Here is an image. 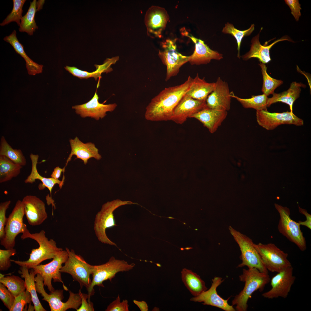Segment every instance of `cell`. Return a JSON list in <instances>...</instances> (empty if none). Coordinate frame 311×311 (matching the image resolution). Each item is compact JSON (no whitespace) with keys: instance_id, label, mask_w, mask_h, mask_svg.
<instances>
[{"instance_id":"cell-42","label":"cell","mask_w":311,"mask_h":311,"mask_svg":"<svg viewBox=\"0 0 311 311\" xmlns=\"http://www.w3.org/2000/svg\"><path fill=\"white\" fill-rule=\"evenodd\" d=\"M16 253V250L14 248L6 249H0V270L5 271L7 270L11 266V257Z\"/></svg>"},{"instance_id":"cell-53","label":"cell","mask_w":311,"mask_h":311,"mask_svg":"<svg viewBox=\"0 0 311 311\" xmlns=\"http://www.w3.org/2000/svg\"><path fill=\"white\" fill-rule=\"evenodd\" d=\"M168 218H169V219H175V218H173V217H168Z\"/></svg>"},{"instance_id":"cell-13","label":"cell","mask_w":311,"mask_h":311,"mask_svg":"<svg viewBox=\"0 0 311 311\" xmlns=\"http://www.w3.org/2000/svg\"><path fill=\"white\" fill-rule=\"evenodd\" d=\"M67 251L62 250L59 252L53 259L50 262L45 264H39L33 267L34 272L37 274H39L42 277L43 285L47 287L51 293L55 290L52 284V279L54 282H61L62 284L64 289L68 291L67 288L65 285L62 280L61 273L60 270L62 264L67 261L68 258ZM31 268V269H32Z\"/></svg>"},{"instance_id":"cell-40","label":"cell","mask_w":311,"mask_h":311,"mask_svg":"<svg viewBox=\"0 0 311 311\" xmlns=\"http://www.w3.org/2000/svg\"><path fill=\"white\" fill-rule=\"evenodd\" d=\"M26 1V0H13V7L12 11L0 23V25L4 26L12 22H14L19 26L23 12L22 8Z\"/></svg>"},{"instance_id":"cell-19","label":"cell","mask_w":311,"mask_h":311,"mask_svg":"<svg viewBox=\"0 0 311 311\" xmlns=\"http://www.w3.org/2000/svg\"><path fill=\"white\" fill-rule=\"evenodd\" d=\"M211 285L209 289L205 291L196 297L191 298L190 300L202 302L204 305H210L220 308L225 311H235L233 306L229 305L228 301L230 297L224 299L217 293V287L224 281L220 277H215L212 280Z\"/></svg>"},{"instance_id":"cell-14","label":"cell","mask_w":311,"mask_h":311,"mask_svg":"<svg viewBox=\"0 0 311 311\" xmlns=\"http://www.w3.org/2000/svg\"><path fill=\"white\" fill-rule=\"evenodd\" d=\"M293 272L292 266L278 272L270 280L271 289L263 293L262 296L268 299L287 298L296 279Z\"/></svg>"},{"instance_id":"cell-17","label":"cell","mask_w":311,"mask_h":311,"mask_svg":"<svg viewBox=\"0 0 311 311\" xmlns=\"http://www.w3.org/2000/svg\"><path fill=\"white\" fill-rule=\"evenodd\" d=\"M180 31L183 35L190 38L195 44L194 51L189 56V62L191 65L206 64L212 60H219L223 58L222 54L211 49L204 41L193 36L185 27L181 29Z\"/></svg>"},{"instance_id":"cell-34","label":"cell","mask_w":311,"mask_h":311,"mask_svg":"<svg viewBox=\"0 0 311 311\" xmlns=\"http://www.w3.org/2000/svg\"><path fill=\"white\" fill-rule=\"evenodd\" d=\"M37 1L33 0L30 2V5L26 14L22 16L19 29L20 32L26 33L29 35H32L38 27L35 20L37 11Z\"/></svg>"},{"instance_id":"cell-38","label":"cell","mask_w":311,"mask_h":311,"mask_svg":"<svg viewBox=\"0 0 311 311\" xmlns=\"http://www.w3.org/2000/svg\"><path fill=\"white\" fill-rule=\"evenodd\" d=\"M255 29V25L252 24L248 29L241 31L235 28L234 25L231 23L227 22L222 31L224 34H229L232 35L236 39L237 44V57L240 58V50L242 41L243 38L250 35Z\"/></svg>"},{"instance_id":"cell-50","label":"cell","mask_w":311,"mask_h":311,"mask_svg":"<svg viewBox=\"0 0 311 311\" xmlns=\"http://www.w3.org/2000/svg\"><path fill=\"white\" fill-rule=\"evenodd\" d=\"M133 302L139 308L141 311H147L148 310V306L147 304L144 301H138L134 300Z\"/></svg>"},{"instance_id":"cell-28","label":"cell","mask_w":311,"mask_h":311,"mask_svg":"<svg viewBox=\"0 0 311 311\" xmlns=\"http://www.w3.org/2000/svg\"><path fill=\"white\" fill-rule=\"evenodd\" d=\"M215 83H208L204 77L200 78L197 73L192 80L186 94L193 99L206 101L208 95L214 90Z\"/></svg>"},{"instance_id":"cell-16","label":"cell","mask_w":311,"mask_h":311,"mask_svg":"<svg viewBox=\"0 0 311 311\" xmlns=\"http://www.w3.org/2000/svg\"><path fill=\"white\" fill-rule=\"evenodd\" d=\"M169 19L164 8L155 5L150 7L146 12L144 19L148 36L152 38H161Z\"/></svg>"},{"instance_id":"cell-4","label":"cell","mask_w":311,"mask_h":311,"mask_svg":"<svg viewBox=\"0 0 311 311\" xmlns=\"http://www.w3.org/2000/svg\"><path fill=\"white\" fill-rule=\"evenodd\" d=\"M134 263L129 264L124 260L116 259L111 257L106 263L98 265L93 266L92 275V279L91 285L88 290L89 299L93 295L95 286L104 287L103 282L109 280L111 282L117 273L126 272L132 270L135 266Z\"/></svg>"},{"instance_id":"cell-8","label":"cell","mask_w":311,"mask_h":311,"mask_svg":"<svg viewBox=\"0 0 311 311\" xmlns=\"http://www.w3.org/2000/svg\"><path fill=\"white\" fill-rule=\"evenodd\" d=\"M229 230L238 245L241 252L240 259L242 262L237 267L246 266L248 268H255L261 272L268 273V271L263 263L252 240L231 226L229 227Z\"/></svg>"},{"instance_id":"cell-12","label":"cell","mask_w":311,"mask_h":311,"mask_svg":"<svg viewBox=\"0 0 311 311\" xmlns=\"http://www.w3.org/2000/svg\"><path fill=\"white\" fill-rule=\"evenodd\" d=\"M24 215L22 201L18 200L7 218L4 228V236L0 240V244L6 249L14 248L16 237L19 234H22L27 227L23 222Z\"/></svg>"},{"instance_id":"cell-39","label":"cell","mask_w":311,"mask_h":311,"mask_svg":"<svg viewBox=\"0 0 311 311\" xmlns=\"http://www.w3.org/2000/svg\"><path fill=\"white\" fill-rule=\"evenodd\" d=\"M259 65L261 69L263 78L262 91L268 96L272 94L274 90L282 84L283 82L281 80L276 79L270 77L267 73V68L265 64L260 62Z\"/></svg>"},{"instance_id":"cell-33","label":"cell","mask_w":311,"mask_h":311,"mask_svg":"<svg viewBox=\"0 0 311 311\" xmlns=\"http://www.w3.org/2000/svg\"><path fill=\"white\" fill-rule=\"evenodd\" d=\"M22 167L6 156H0V183L9 181L17 177L20 173Z\"/></svg>"},{"instance_id":"cell-5","label":"cell","mask_w":311,"mask_h":311,"mask_svg":"<svg viewBox=\"0 0 311 311\" xmlns=\"http://www.w3.org/2000/svg\"><path fill=\"white\" fill-rule=\"evenodd\" d=\"M133 204L130 201L117 199L108 202L103 205L101 210L96 215L94 226L95 234L99 241L104 244L117 246L107 236L106 230L116 226L113 214L115 209L121 206Z\"/></svg>"},{"instance_id":"cell-22","label":"cell","mask_w":311,"mask_h":311,"mask_svg":"<svg viewBox=\"0 0 311 311\" xmlns=\"http://www.w3.org/2000/svg\"><path fill=\"white\" fill-rule=\"evenodd\" d=\"M207 107L206 101L193 99L185 94L175 108L171 120L182 124L188 118Z\"/></svg>"},{"instance_id":"cell-20","label":"cell","mask_w":311,"mask_h":311,"mask_svg":"<svg viewBox=\"0 0 311 311\" xmlns=\"http://www.w3.org/2000/svg\"><path fill=\"white\" fill-rule=\"evenodd\" d=\"M25 215L29 224L32 226L41 224L47 218L45 204L36 196L27 195L22 200Z\"/></svg>"},{"instance_id":"cell-55","label":"cell","mask_w":311,"mask_h":311,"mask_svg":"<svg viewBox=\"0 0 311 311\" xmlns=\"http://www.w3.org/2000/svg\"><path fill=\"white\" fill-rule=\"evenodd\" d=\"M183 224L185 225H186V223H183Z\"/></svg>"},{"instance_id":"cell-6","label":"cell","mask_w":311,"mask_h":311,"mask_svg":"<svg viewBox=\"0 0 311 311\" xmlns=\"http://www.w3.org/2000/svg\"><path fill=\"white\" fill-rule=\"evenodd\" d=\"M35 281L37 292L43 297L42 300L48 302L51 311H65L69 309L77 310L80 306L81 298L79 293H74L69 291L68 299L66 302H64L62 301L64 298L62 290H55L53 292L48 294L44 289L43 279L39 274H37Z\"/></svg>"},{"instance_id":"cell-48","label":"cell","mask_w":311,"mask_h":311,"mask_svg":"<svg viewBox=\"0 0 311 311\" xmlns=\"http://www.w3.org/2000/svg\"><path fill=\"white\" fill-rule=\"evenodd\" d=\"M299 213L304 215L306 217V220L303 221H299L298 222L300 225L305 226L310 230L311 229V215L308 213L307 210L300 207L298 205Z\"/></svg>"},{"instance_id":"cell-1","label":"cell","mask_w":311,"mask_h":311,"mask_svg":"<svg viewBox=\"0 0 311 311\" xmlns=\"http://www.w3.org/2000/svg\"><path fill=\"white\" fill-rule=\"evenodd\" d=\"M192 79L189 76L183 84L165 88L153 98L146 108L145 119L153 121L171 120L175 108L188 90Z\"/></svg>"},{"instance_id":"cell-32","label":"cell","mask_w":311,"mask_h":311,"mask_svg":"<svg viewBox=\"0 0 311 311\" xmlns=\"http://www.w3.org/2000/svg\"><path fill=\"white\" fill-rule=\"evenodd\" d=\"M181 273L183 282L194 297L207 290L204 282L196 273L185 268L183 269Z\"/></svg>"},{"instance_id":"cell-47","label":"cell","mask_w":311,"mask_h":311,"mask_svg":"<svg viewBox=\"0 0 311 311\" xmlns=\"http://www.w3.org/2000/svg\"><path fill=\"white\" fill-rule=\"evenodd\" d=\"M285 3L289 6L291 9V14L297 21L301 16L300 10L301 9V5L298 0H285Z\"/></svg>"},{"instance_id":"cell-30","label":"cell","mask_w":311,"mask_h":311,"mask_svg":"<svg viewBox=\"0 0 311 311\" xmlns=\"http://www.w3.org/2000/svg\"><path fill=\"white\" fill-rule=\"evenodd\" d=\"M30 157L31 162V170L30 174L25 180V183L32 184L35 182V180H39L42 182L43 186L48 189L51 194L52 189L56 184H58L60 188L62 187L63 185L64 180L60 181L51 177L46 178L39 174L37 169V164L39 157L38 155L31 153L30 155Z\"/></svg>"},{"instance_id":"cell-15","label":"cell","mask_w":311,"mask_h":311,"mask_svg":"<svg viewBox=\"0 0 311 311\" xmlns=\"http://www.w3.org/2000/svg\"><path fill=\"white\" fill-rule=\"evenodd\" d=\"M257 120L258 124L268 130L274 129L282 124H293L303 126V120L296 116L293 112L270 113L266 110L256 111Z\"/></svg>"},{"instance_id":"cell-44","label":"cell","mask_w":311,"mask_h":311,"mask_svg":"<svg viewBox=\"0 0 311 311\" xmlns=\"http://www.w3.org/2000/svg\"><path fill=\"white\" fill-rule=\"evenodd\" d=\"M10 200L0 204V239L4 236V228L7 218L6 217V211L11 204Z\"/></svg>"},{"instance_id":"cell-26","label":"cell","mask_w":311,"mask_h":311,"mask_svg":"<svg viewBox=\"0 0 311 311\" xmlns=\"http://www.w3.org/2000/svg\"><path fill=\"white\" fill-rule=\"evenodd\" d=\"M119 59L118 56L107 58L104 61L103 64L95 65L96 70L91 72L81 70L75 67L66 66L65 68L73 76L80 79H87L93 77L94 78L95 80H97L98 78L101 77V75L102 73H107L112 71L113 69L111 67V65L115 64Z\"/></svg>"},{"instance_id":"cell-24","label":"cell","mask_w":311,"mask_h":311,"mask_svg":"<svg viewBox=\"0 0 311 311\" xmlns=\"http://www.w3.org/2000/svg\"><path fill=\"white\" fill-rule=\"evenodd\" d=\"M71 148V151L68 158L65 167L68 163L71 160L73 155L76 156V159L82 160L84 164H87L88 160L93 158L97 160H100L101 156L98 153V149L94 143L91 142L84 143L76 136L73 139L69 140Z\"/></svg>"},{"instance_id":"cell-21","label":"cell","mask_w":311,"mask_h":311,"mask_svg":"<svg viewBox=\"0 0 311 311\" xmlns=\"http://www.w3.org/2000/svg\"><path fill=\"white\" fill-rule=\"evenodd\" d=\"M99 97L95 92L92 98L88 102L80 105L72 107L77 114L83 118L90 117L98 120L104 118L106 112L114 111L117 106L116 103L104 104L98 101Z\"/></svg>"},{"instance_id":"cell-10","label":"cell","mask_w":311,"mask_h":311,"mask_svg":"<svg viewBox=\"0 0 311 311\" xmlns=\"http://www.w3.org/2000/svg\"><path fill=\"white\" fill-rule=\"evenodd\" d=\"M274 206L280 215L278 228L279 232L289 241L295 243L301 251L307 248L305 238L301 232L300 225L290 217V211L286 207L275 203Z\"/></svg>"},{"instance_id":"cell-25","label":"cell","mask_w":311,"mask_h":311,"mask_svg":"<svg viewBox=\"0 0 311 311\" xmlns=\"http://www.w3.org/2000/svg\"><path fill=\"white\" fill-rule=\"evenodd\" d=\"M227 114L226 111H223L207 107L191 116L201 122L210 132H215Z\"/></svg>"},{"instance_id":"cell-27","label":"cell","mask_w":311,"mask_h":311,"mask_svg":"<svg viewBox=\"0 0 311 311\" xmlns=\"http://www.w3.org/2000/svg\"><path fill=\"white\" fill-rule=\"evenodd\" d=\"M16 34V31L14 30L10 35L5 36L3 38V40L10 43L16 52L20 55L24 60L29 75H35L41 73L43 66L35 62L27 56L24 51L23 46L18 40Z\"/></svg>"},{"instance_id":"cell-7","label":"cell","mask_w":311,"mask_h":311,"mask_svg":"<svg viewBox=\"0 0 311 311\" xmlns=\"http://www.w3.org/2000/svg\"><path fill=\"white\" fill-rule=\"evenodd\" d=\"M66 250L68 257L60 272L70 274L74 280L79 283L81 289L84 287L88 291L91 283L90 275L92 274L93 265L88 263L81 255L76 254L73 250H70L67 247Z\"/></svg>"},{"instance_id":"cell-23","label":"cell","mask_w":311,"mask_h":311,"mask_svg":"<svg viewBox=\"0 0 311 311\" xmlns=\"http://www.w3.org/2000/svg\"><path fill=\"white\" fill-rule=\"evenodd\" d=\"M262 28V27L261 28L258 34L252 38L249 51L242 56L243 60H247L251 58H255L258 59L261 63L264 64L268 63L271 60L270 50L275 44L278 42L285 40L293 42L289 37L285 36L269 45H262L259 41V37Z\"/></svg>"},{"instance_id":"cell-35","label":"cell","mask_w":311,"mask_h":311,"mask_svg":"<svg viewBox=\"0 0 311 311\" xmlns=\"http://www.w3.org/2000/svg\"><path fill=\"white\" fill-rule=\"evenodd\" d=\"M232 98H234L245 108H251L256 111L267 110L268 98L265 94L252 96L251 98H243L235 95L233 92H230Z\"/></svg>"},{"instance_id":"cell-3","label":"cell","mask_w":311,"mask_h":311,"mask_svg":"<svg viewBox=\"0 0 311 311\" xmlns=\"http://www.w3.org/2000/svg\"><path fill=\"white\" fill-rule=\"evenodd\" d=\"M240 280L245 283L243 289L237 295L232 301V305L235 306L237 311H246L249 299L252 294L259 290L263 291L270 281L268 273L260 272L255 268L244 269L242 274L239 276Z\"/></svg>"},{"instance_id":"cell-49","label":"cell","mask_w":311,"mask_h":311,"mask_svg":"<svg viewBox=\"0 0 311 311\" xmlns=\"http://www.w3.org/2000/svg\"><path fill=\"white\" fill-rule=\"evenodd\" d=\"M65 170V167L62 168L58 166H56L54 168L50 177L55 179H58L60 177L61 173L64 172Z\"/></svg>"},{"instance_id":"cell-31","label":"cell","mask_w":311,"mask_h":311,"mask_svg":"<svg viewBox=\"0 0 311 311\" xmlns=\"http://www.w3.org/2000/svg\"><path fill=\"white\" fill-rule=\"evenodd\" d=\"M20 270L19 273L21 277L24 278L26 289L31 295L35 310L46 311L41 304L37 294L35 281V276L37 274L34 270L31 269L29 272V269L23 266H21Z\"/></svg>"},{"instance_id":"cell-36","label":"cell","mask_w":311,"mask_h":311,"mask_svg":"<svg viewBox=\"0 0 311 311\" xmlns=\"http://www.w3.org/2000/svg\"><path fill=\"white\" fill-rule=\"evenodd\" d=\"M0 156H5L14 163L22 166L26 163V158L21 150L13 149L3 136L1 139Z\"/></svg>"},{"instance_id":"cell-2","label":"cell","mask_w":311,"mask_h":311,"mask_svg":"<svg viewBox=\"0 0 311 311\" xmlns=\"http://www.w3.org/2000/svg\"><path fill=\"white\" fill-rule=\"evenodd\" d=\"M21 236L24 240L30 238L36 241L39 247L32 250L29 259L26 261H20L11 259V262L21 266L26 267L29 269L39 265L43 261L53 259L60 251L62 250L58 248L56 242L53 239L48 240L46 236L45 232L43 230L39 233L31 234L27 227Z\"/></svg>"},{"instance_id":"cell-41","label":"cell","mask_w":311,"mask_h":311,"mask_svg":"<svg viewBox=\"0 0 311 311\" xmlns=\"http://www.w3.org/2000/svg\"><path fill=\"white\" fill-rule=\"evenodd\" d=\"M31 301V295L29 291L26 290L15 297L14 303L10 311H23L25 305L27 304H30Z\"/></svg>"},{"instance_id":"cell-29","label":"cell","mask_w":311,"mask_h":311,"mask_svg":"<svg viewBox=\"0 0 311 311\" xmlns=\"http://www.w3.org/2000/svg\"><path fill=\"white\" fill-rule=\"evenodd\" d=\"M306 86L301 83L292 82L287 91L278 94L274 92L272 97L268 98L267 107L275 103L281 102L288 104L289 106L290 112H293V104L299 96L301 88L305 87Z\"/></svg>"},{"instance_id":"cell-37","label":"cell","mask_w":311,"mask_h":311,"mask_svg":"<svg viewBox=\"0 0 311 311\" xmlns=\"http://www.w3.org/2000/svg\"><path fill=\"white\" fill-rule=\"evenodd\" d=\"M0 274V282L4 285L15 297L25 291V281L18 276L13 275L4 277Z\"/></svg>"},{"instance_id":"cell-18","label":"cell","mask_w":311,"mask_h":311,"mask_svg":"<svg viewBox=\"0 0 311 311\" xmlns=\"http://www.w3.org/2000/svg\"><path fill=\"white\" fill-rule=\"evenodd\" d=\"M215 83L214 90L206 100V106L212 109L227 111L230 108L232 98L228 84L220 77Z\"/></svg>"},{"instance_id":"cell-54","label":"cell","mask_w":311,"mask_h":311,"mask_svg":"<svg viewBox=\"0 0 311 311\" xmlns=\"http://www.w3.org/2000/svg\"><path fill=\"white\" fill-rule=\"evenodd\" d=\"M181 250H183L184 249H183V248H181Z\"/></svg>"},{"instance_id":"cell-11","label":"cell","mask_w":311,"mask_h":311,"mask_svg":"<svg viewBox=\"0 0 311 311\" xmlns=\"http://www.w3.org/2000/svg\"><path fill=\"white\" fill-rule=\"evenodd\" d=\"M265 266L268 271L278 272L292 266L288 259V254L272 243L254 244Z\"/></svg>"},{"instance_id":"cell-43","label":"cell","mask_w":311,"mask_h":311,"mask_svg":"<svg viewBox=\"0 0 311 311\" xmlns=\"http://www.w3.org/2000/svg\"><path fill=\"white\" fill-rule=\"evenodd\" d=\"M6 287L0 282V299L4 305L10 311L14 303L15 297Z\"/></svg>"},{"instance_id":"cell-51","label":"cell","mask_w":311,"mask_h":311,"mask_svg":"<svg viewBox=\"0 0 311 311\" xmlns=\"http://www.w3.org/2000/svg\"><path fill=\"white\" fill-rule=\"evenodd\" d=\"M45 0H40L37 2V11H39L42 9L43 5L44 3Z\"/></svg>"},{"instance_id":"cell-9","label":"cell","mask_w":311,"mask_h":311,"mask_svg":"<svg viewBox=\"0 0 311 311\" xmlns=\"http://www.w3.org/2000/svg\"><path fill=\"white\" fill-rule=\"evenodd\" d=\"M177 40L176 38L168 39L161 43L162 50H159L158 55L163 64L166 67V81L176 75L181 67L189 60V56L183 55L178 51Z\"/></svg>"},{"instance_id":"cell-46","label":"cell","mask_w":311,"mask_h":311,"mask_svg":"<svg viewBox=\"0 0 311 311\" xmlns=\"http://www.w3.org/2000/svg\"><path fill=\"white\" fill-rule=\"evenodd\" d=\"M78 293L81 298V304L76 311H94L93 303L90 301L88 294L82 293L81 289H79Z\"/></svg>"},{"instance_id":"cell-45","label":"cell","mask_w":311,"mask_h":311,"mask_svg":"<svg viewBox=\"0 0 311 311\" xmlns=\"http://www.w3.org/2000/svg\"><path fill=\"white\" fill-rule=\"evenodd\" d=\"M129 305L127 300L120 301L119 295L116 299L111 303L105 310L106 311H128Z\"/></svg>"},{"instance_id":"cell-52","label":"cell","mask_w":311,"mask_h":311,"mask_svg":"<svg viewBox=\"0 0 311 311\" xmlns=\"http://www.w3.org/2000/svg\"><path fill=\"white\" fill-rule=\"evenodd\" d=\"M192 249V248L190 247H186L185 248V249L188 250H189V249Z\"/></svg>"}]
</instances>
